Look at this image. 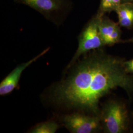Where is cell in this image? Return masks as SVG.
<instances>
[{"mask_svg":"<svg viewBox=\"0 0 133 133\" xmlns=\"http://www.w3.org/2000/svg\"><path fill=\"white\" fill-rule=\"evenodd\" d=\"M124 60L102 51L84 58L66 80L54 90L56 103L99 115L100 100L117 88L133 97V75L126 71Z\"/></svg>","mask_w":133,"mask_h":133,"instance_id":"1","label":"cell"},{"mask_svg":"<svg viewBox=\"0 0 133 133\" xmlns=\"http://www.w3.org/2000/svg\"><path fill=\"white\" fill-rule=\"evenodd\" d=\"M131 115L126 104L122 100L107 102L100 110L102 128L105 133H125L131 128Z\"/></svg>","mask_w":133,"mask_h":133,"instance_id":"2","label":"cell"},{"mask_svg":"<svg viewBox=\"0 0 133 133\" xmlns=\"http://www.w3.org/2000/svg\"><path fill=\"white\" fill-rule=\"evenodd\" d=\"M103 14L99 13L86 25L78 38V47L68 68H70L81 55L105 45L100 35L99 25Z\"/></svg>","mask_w":133,"mask_h":133,"instance_id":"3","label":"cell"},{"mask_svg":"<svg viewBox=\"0 0 133 133\" xmlns=\"http://www.w3.org/2000/svg\"><path fill=\"white\" fill-rule=\"evenodd\" d=\"M37 10L46 18L58 23L69 13L71 4L69 0H14Z\"/></svg>","mask_w":133,"mask_h":133,"instance_id":"4","label":"cell"},{"mask_svg":"<svg viewBox=\"0 0 133 133\" xmlns=\"http://www.w3.org/2000/svg\"><path fill=\"white\" fill-rule=\"evenodd\" d=\"M63 123L66 128L73 133H96L102 129L100 115L71 114L64 117Z\"/></svg>","mask_w":133,"mask_h":133,"instance_id":"5","label":"cell"},{"mask_svg":"<svg viewBox=\"0 0 133 133\" xmlns=\"http://www.w3.org/2000/svg\"><path fill=\"white\" fill-rule=\"evenodd\" d=\"M49 48L44 50L38 55L36 56L29 61L21 64L5 77L0 84V95L4 96L10 94L17 87L21 75L24 70L33 63L42 57L48 52Z\"/></svg>","mask_w":133,"mask_h":133,"instance_id":"6","label":"cell"},{"mask_svg":"<svg viewBox=\"0 0 133 133\" xmlns=\"http://www.w3.org/2000/svg\"><path fill=\"white\" fill-rule=\"evenodd\" d=\"M118 15L119 25L130 28L133 25V4L123 3L115 10Z\"/></svg>","mask_w":133,"mask_h":133,"instance_id":"7","label":"cell"},{"mask_svg":"<svg viewBox=\"0 0 133 133\" xmlns=\"http://www.w3.org/2000/svg\"><path fill=\"white\" fill-rule=\"evenodd\" d=\"M118 26V24L109 18H101L99 25V31L104 45L114 30Z\"/></svg>","mask_w":133,"mask_h":133,"instance_id":"8","label":"cell"},{"mask_svg":"<svg viewBox=\"0 0 133 133\" xmlns=\"http://www.w3.org/2000/svg\"><path fill=\"white\" fill-rule=\"evenodd\" d=\"M59 127L58 125L53 121H48L39 124L30 132L32 133H54Z\"/></svg>","mask_w":133,"mask_h":133,"instance_id":"9","label":"cell"},{"mask_svg":"<svg viewBox=\"0 0 133 133\" xmlns=\"http://www.w3.org/2000/svg\"><path fill=\"white\" fill-rule=\"evenodd\" d=\"M122 0H101L100 5V14L115 10L121 4Z\"/></svg>","mask_w":133,"mask_h":133,"instance_id":"10","label":"cell"},{"mask_svg":"<svg viewBox=\"0 0 133 133\" xmlns=\"http://www.w3.org/2000/svg\"><path fill=\"white\" fill-rule=\"evenodd\" d=\"M121 37V30L118 26L105 43V45H112L118 43Z\"/></svg>","mask_w":133,"mask_h":133,"instance_id":"11","label":"cell"},{"mask_svg":"<svg viewBox=\"0 0 133 133\" xmlns=\"http://www.w3.org/2000/svg\"><path fill=\"white\" fill-rule=\"evenodd\" d=\"M124 64L126 71L133 75V59L129 61H125Z\"/></svg>","mask_w":133,"mask_h":133,"instance_id":"12","label":"cell"},{"mask_svg":"<svg viewBox=\"0 0 133 133\" xmlns=\"http://www.w3.org/2000/svg\"><path fill=\"white\" fill-rule=\"evenodd\" d=\"M123 3H131L133 4V0H123Z\"/></svg>","mask_w":133,"mask_h":133,"instance_id":"13","label":"cell"},{"mask_svg":"<svg viewBox=\"0 0 133 133\" xmlns=\"http://www.w3.org/2000/svg\"><path fill=\"white\" fill-rule=\"evenodd\" d=\"M132 42H133V39H132Z\"/></svg>","mask_w":133,"mask_h":133,"instance_id":"14","label":"cell"},{"mask_svg":"<svg viewBox=\"0 0 133 133\" xmlns=\"http://www.w3.org/2000/svg\"></svg>","mask_w":133,"mask_h":133,"instance_id":"15","label":"cell"}]
</instances>
